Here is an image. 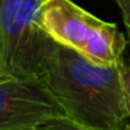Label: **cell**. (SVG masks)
Instances as JSON below:
<instances>
[{
    "instance_id": "obj_1",
    "label": "cell",
    "mask_w": 130,
    "mask_h": 130,
    "mask_svg": "<svg viewBox=\"0 0 130 130\" xmlns=\"http://www.w3.org/2000/svg\"><path fill=\"white\" fill-rule=\"evenodd\" d=\"M120 64H96L56 45L41 81L70 122L90 130H122L127 113Z\"/></svg>"
},
{
    "instance_id": "obj_2",
    "label": "cell",
    "mask_w": 130,
    "mask_h": 130,
    "mask_svg": "<svg viewBox=\"0 0 130 130\" xmlns=\"http://www.w3.org/2000/svg\"><path fill=\"white\" fill-rule=\"evenodd\" d=\"M45 0H0L3 73L41 80L57 43L42 27Z\"/></svg>"
},
{
    "instance_id": "obj_3",
    "label": "cell",
    "mask_w": 130,
    "mask_h": 130,
    "mask_svg": "<svg viewBox=\"0 0 130 130\" xmlns=\"http://www.w3.org/2000/svg\"><path fill=\"white\" fill-rule=\"evenodd\" d=\"M42 27L57 43L96 64L123 62L126 38L116 24L106 23L71 0H45Z\"/></svg>"
},
{
    "instance_id": "obj_4",
    "label": "cell",
    "mask_w": 130,
    "mask_h": 130,
    "mask_svg": "<svg viewBox=\"0 0 130 130\" xmlns=\"http://www.w3.org/2000/svg\"><path fill=\"white\" fill-rule=\"evenodd\" d=\"M64 118L41 80L0 74V130L38 129Z\"/></svg>"
},
{
    "instance_id": "obj_5",
    "label": "cell",
    "mask_w": 130,
    "mask_h": 130,
    "mask_svg": "<svg viewBox=\"0 0 130 130\" xmlns=\"http://www.w3.org/2000/svg\"><path fill=\"white\" fill-rule=\"evenodd\" d=\"M120 85L124 109H126L127 118H130V63L127 64L122 62L120 64Z\"/></svg>"
},
{
    "instance_id": "obj_6",
    "label": "cell",
    "mask_w": 130,
    "mask_h": 130,
    "mask_svg": "<svg viewBox=\"0 0 130 130\" xmlns=\"http://www.w3.org/2000/svg\"><path fill=\"white\" fill-rule=\"evenodd\" d=\"M115 3L118 4L119 10L122 13L123 24H124V28H126L127 42H129V46H130V0H115Z\"/></svg>"
},
{
    "instance_id": "obj_7",
    "label": "cell",
    "mask_w": 130,
    "mask_h": 130,
    "mask_svg": "<svg viewBox=\"0 0 130 130\" xmlns=\"http://www.w3.org/2000/svg\"><path fill=\"white\" fill-rule=\"evenodd\" d=\"M46 126L49 127V130H90V129H85V127H81L78 124L70 122L69 119H59V120H55L48 123Z\"/></svg>"
},
{
    "instance_id": "obj_8",
    "label": "cell",
    "mask_w": 130,
    "mask_h": 130,
    "mask_svg": "<svg viewBox=\"0 0 130 130\" xmlns=\"http://www.w3.org/2000/svg\"><path fill=\"white\" fill-rule=\"evenodd\" d=\"M0 74H4L3 73V62H2V52H0Z\"/></svg>"
},
{
    "instance_id": "obj_9",
    "label": "cell",
    "mask_w": 130,
    "mask_h": 130,
    "mask_svg": "<svg viewBox=\"0 0 130 130\" xmlns=\"http://www.w3.org/2000/svg\"><path fill=\"white\" fill-rule=\"evenodd\" d=\"M31 130H49L48 126H43V127H38V129H31Z\"/></svg>"
},
{
    "instance_id": "obj_10",
    "label": "cell",
    "mask_w": 130,
    "mask_h": 130,
    "mask_svg": "<svg viewBox=\"0 0 130 130\" xmlns=\"http://www.w3.org/2000/svg\"><path fill=\"white\" fill-rule=\"evenodd\" d=\"M122 130H130V123H127L126 126H123V129Z\"/></svg>"
}]
</instances>
